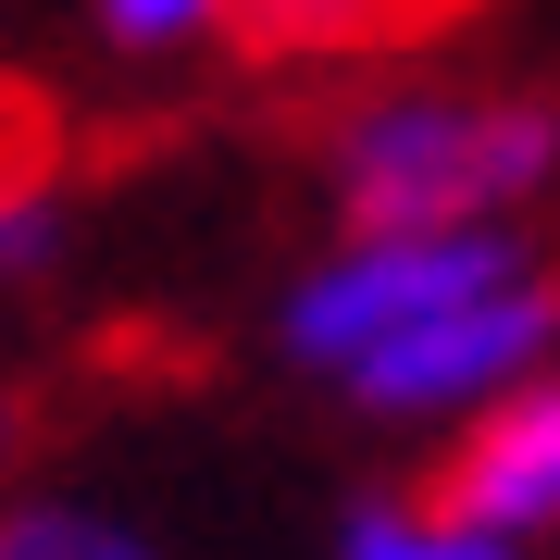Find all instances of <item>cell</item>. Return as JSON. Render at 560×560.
<instances>
[{
    "label": "cell",
    "mask_w": 560,
    "mask_h": 560,
    "mask_svg": "<svg viewBox=\"0 0 560 560\" xmlns=\"http://www.w3.org/2000/svg\"><path fill=\"white\" fill-rule=\"evenodd\" d=\"M50 175V113L25 88H0V187H38Z\"/></svg>",
    "instance_id": "30bf717a"
},
{
    "label": "cell",
    "mask_w": 560,
    "mask_h": 560,
    "mask_svg": "<svg viewBox=\"0 0 560 560\" xmlns=\"http://www.w3.org/2000/svg\"><path fill=\"white\" fill-rule=\"evenodd\" d=\"M448 0H249L237 38L249 50H287V62H324V50H386V38H423Z\"/></svg>",
    "instance_id": "5b68a950"
},
{
    "label": "cell",
    "mask_w": 560,
    "mask_h": 560,
    "mask_svg": "<svg viewBox=\"0 0 560 560\" xmlns=\"http://www.w3.org/2000/svg\"><path fill=\"white\" fill-rule=\"evenodd\" d=\"M523 261H536V249H523L511 224H436V237H337L300 287H287L275 337H287V361H312V374H349V361H374L386 337H411V324L460 312L474 287L523 275Z\"/></svg>",
    "instance_id": "7a4b0ae2"
},
{
    "label": "cell",
    "mask_w": 560,
    "mask_h": 560,
    "mask_svg": "<svg viewBox=\"0 0 560 560\" xmlns=\"http://www.w3.org/2000/svg\"><path fill=\"white\" fill-rule=\"evenodd\" d=\"M548 361H560V275H548V261H523V275L474 287L460 312L386 337L374 361H349L337 399H361L374 423H460V411L499 399V386L548 374Z\"/></svg>",
    "instance_id": "3957f363"
},
{
    "label": "cell",
    "mask_w": 560,
    "mask_h": 560,
    "mask_svg": "<svg viewBox=\"0 0 560 560\" xmlns=\"http://www.w3.org/2000/svg\"><path fill=\"white\" fill-rule=\"evenodd\" d=\"M436 499L474 511L486 536H511V548L560 536V361H548V374H523V386H499L486 411H460Z\"/></svg>",
    "instance_id": "277c9868"
},
{
    "label": "cell",
    "mask_w": 560,
    "mask_h": 560,
    "mask_svg": "<svg viewBox=\"0 0 560 560\" xmlns=\"http://www.w3.org/2000/svg\"><path fill=\"white\" fill-rule=\"evenodd\" d=\"M0 560H175L162 536H138L101 499H13L0 511Z\"/></svg>",
    "instance_id": "52a82bcc"
},
{
    "label": "cell",
    "mask_w": 560,
    "mask_h": 560,
    "mask_svg": "<svg viewBox=\"0 0 560 560\" xmlns=\"http://www.w3.org/2000/svg\"><path fill=\"white\" fill-rule=\"evenodd\" d=\"M237 13H249V0H88V25H101L113 50H138V62L200 50V38H237Z\"/></svg>",
    "instance_id": "ba28073f"
},
{
    "label": "cell",
    "mask_w": 560,
    "mask_h": 560,
    "mask_svg": "<svg viewBox=\"0 0 560 560\" xmlns=\"http://www.w3.org/2000/svg\"><path fill=\"white\" fill-rule=\"evenodd\" d=\"M560 175V101L523 88H411L324 138L337 237H436V224H511Z\"/></svg>",
    "instance_id": "6da1fadb"
},
{
    "label": "cell",
    "mask_w": 560,
    "mask_h": 560,
    "mask_svg": "<svg viewBox=\"0 0 560 560\" xmlns=\"http://www.w3.org/2000/svg\"><path fill=\"white\" fill-rule=\"evenodd\" d=\"M62 261V200H50V175L38 187H0V287H38Z\"/></svg>",
    "instance_id": "9c48e42d"
},
{
    "label": "cell",
    "mask_w": 560,
    "mask_h": 560,
    "mask_svg": "<svg viewBox=\"0 0 560 560\" xmlns=\"http://www.w3.org/2000/svg\"><path fill=\"white\" fill-rule=\"evenodd\" d=\"M337 560H523V548L486 536L474 511H448L436 486H423V499H374V511H349Z\"/></svg>",
    "instance_id": "8992f818"
}]
</instances>
